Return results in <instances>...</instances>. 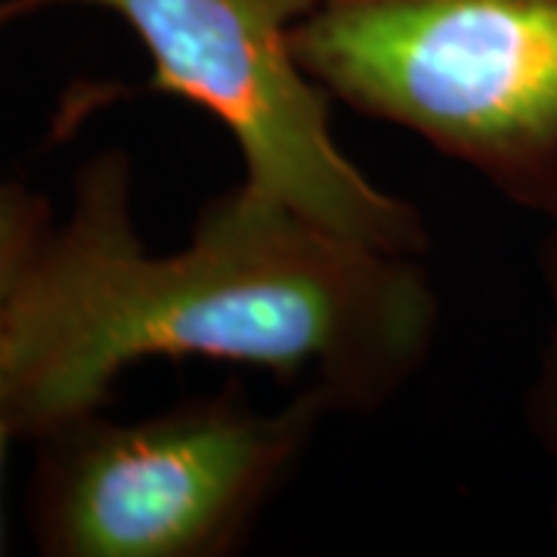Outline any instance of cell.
Wrapping results in <instances>:
<instances>
[{
  "label": "cell",
  "instance_id": "cell-1",
  "mask_svg": "<svg viewBox=\"0 0 557 557\" xmlns=\"http://www.w3.org/2000/svg\"><path fill=\"white\" fill-rule=\"evenodd\" d=\"M418 258L347 239L242 180L189 242L149 255L124 149L87 159L13 310L0 412L38 440L100 412L139 359H218L372 412L416 379L437 335Z\"/></svg>",
  "mask_w": 557,
  "mask_h": 557
},
{
  "label": "cell",
  "instance_id": "cell-2",
  "mask_svg": "<svg viewBox=\"0 0 557 557\" xmlns=\"http://www.w3.org/2000/svg\"><path fill=\"white\" fill-rule=\"evenodd\" d=\"M292 44L332 100L557 223V0H317Z\"/></svg>",
  "mask_w": 557,
  "mask_h": 557
},
{
  "label": "cell",
  "instance_id": "cell-3",
  "mask_svg": "<svg viewBox=\"0 0 557 557\" xmlns=\"http://www.w3.org/2000/svg\"><path fill=\"white\" fill-rule=\"evenodd\" d=\"M335 412L319 387L258 409L239 384L159 416L72 418L35 443L32 530L53 557H226Z\"/></svg>",
  "mask_w": 557,
  "mask_h": 557
},
{
  "label": "cell",
  "instance_id": "cell-4",
  "mask_svg": "<svg viewBox=\"0 0 557 557\" xmlns=\"http://www.w3.org/2000/svg\"><path fill=\"white\" fill-rule=\"evenodd\" d=\"M102 7L143 40L149 90L205 109L245 161V183L347 239L418 258L428 226L341 152L332 97L295 57L317 0H0V28L47 7Z\"/></svg>",
  "mask_w": 557,
  "mask_h": 557
},
{
  "label": "cell",
  "instance_id": "cell-5",
  "mask_svg": "<svg viewBox=\"0 0 557 557\" xmlns=\"http://www.w3.org/2000/svg\"><path fill=\"white\" fill-rule=\"evenodd\" d=\"M53 226V205L40 193L20 180H0V379L16 300Z\"/></svg>",
  "mask_w": 557,
  "mask_h": 557
},
{
  "label": "cell",
  "instance_id": "cell-6",
  "mask_svg": "<svg viewBox=\"0 0 557 557\" xmlns=\"http://www.w3.org/2000/svg\"><path fill=\"white\" fill-rule=\"evenodd\" d=\"M548 282H552V295H555L557 310V239L548 245ZM536 409L539 428L545 431L548 449L557 458V322L555 338H552V354H548V366H545V375H542V384H539Z\"/></svg>",
  "mask_w": 557,
  "mask_h": 557
},
{
  "label": "cell",
  "instance_id": "cell-7",
  "mask_svg": "<svg viewBox=\"0 0 557 557\" xmlns=\"http://www.w3.org/2000/svg\"><path fill=\"white\" fill-rule=\"evenodd\" d=\"M13 440V431L7 424V418L0 412V480H3V465H7V443ZM0 552H3V515H0Z\"/></svg>",
  "mask_w": 557,
  "mask_h": 557
}]
</instances>
